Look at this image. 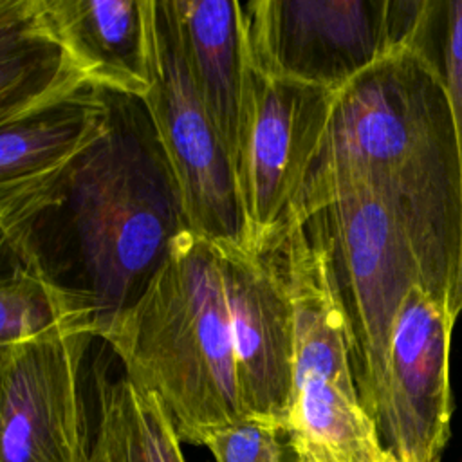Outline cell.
Listing matches in <instances>:
<instances>
[{
  "instance_id": "obj_1",
  "label": "cell",
  "mask_w": 462,
  "mask_h": 462,
  "mask_svg": "<svg viewBox=\"0 0 462 462\" xmlns=\"http://www.w3.org/2000/svg\"><path fill=\"white\" fill-rule=\"evenodd\" d=\"M2 247L52 296L69 332L103 337L189 227L141 97L110 92L105 130L58 168L0 189Z\"/></svg>"
},
{
  "instance_id": "obj_2",
  "label": "cell",
  "mask_w": 462,
  "mask_h": 462,
  "mask_svg": "<svg viewBox=\"0 0 462 462\" xmlns=\"http://www.w3.org/2000/svg\"><path fill=\"white\" fill-rule=\"evenodd\" d=\"M384 197L420 269L422 287L462 314V148L437 63L408 43L337 90L327 137L289 227L336 186ZM287 227V229H289Z\"/></svg>"
},
{
  "instance_id": "obj_3",
  "label": "cell",
  "mask_w": 462,
  "mask_h": 462,
  "mask_svg": "<svg viewBox=\"0 0 462 462\" xmlns=\"http://www.w3.org/2000/svg\"><path fill=\"white\" fill-rule=\"evenodd\" d=\"M101 339L162 401L180 440L202 444L245 415L217 242L182 231L141 300Z\"/></svg>"
},
{
  "instance_id": "obj_4",
  "label": "cell",
  "mask_w": 462,
  "mask_h": 462,
  "mask_svg": "<svg viewBox=\"0 0 462 462\" xmlns=\"http://www.w3.org/2000/svg\"><path fill=\"white\" fill-rule=\"evenodd\" d=\"M352 339V368L361 406L383 381L399 307L422 285L411 244L381 193L363 182L332 188L316 206Z\"/></svg>"
},
{
  "instance_id": "obj_5",
  "label": "cell",
  "mask_w": 462,
  "mask_h": 462,
  "mask_svg": "<svg viewBox=\"0 0 462 462\" xmlns=\"http://www.w3.org/2000/svg\"><path fill=\"white\" fill-rule=\"evenodd\" d=\"M424 0L244 2L251 61L269 76L341 90L408 45Z\"/></svg>"
},
{
  "instance_id": "obj_6",
  "label": "cell",
  "mask_w": 462,
  "mask_h": 462,
  "mask_svg": "<svg viewBox=\"0 0 462 462\" xmlns=\"http://www.w3.org/2000/svg\"><path fill=\"white\" fill-rule=\"evenodd\" d=\"M336 96L253 65L236 159L245 247L271 253L283 240L327 137Z\"/></svg>"
},
{
  "instance_id": "obj_7",
  "label": "cell",
  "mask_w": 462,
  "mask_h": 462,
  "mask_svg": "<svg viewBox=\"0 0 462 462\" xmlns=\"http://www.w3.org/2000/svg\"><path fill=\"white\" fill-rule=\"evenodd\" d=\"M191 231L244 244L235 164L193 85L168 0L153 7V83L144 96Z\"/></svg>"
},
{
  "instance_id": "obj_8",
  "label": "cell",
  "mask_w": 462,
  "mask_h": 462,
  "mask_svg": "<svg viewBox=\"0 0 462 462\" xmlns=\"http://www.w3.org/2000/svg\"><path fill=\"white\" fill-rule=\"evenodd\" d=\"M455 321L422 285L395 316L383 381L366 415L399 462H440L451 433L449 352Z\"/></svg>"
},
{
  "instance_id": "obj_9",
  "label": "cell",
  "mask_w": 462,
  "mask_h": 462,
  "mask_svg": "<svg viewBox=\"0 0 462 462\" xmlns=\"http://www.w3.org/2000/svg\"><path fill=\"white\" fill-rule=\"evenodd\" d=\"M94 339L58 328L0 348V462H88L79 375Z\"/></svg>"
},
{
  "instance_id": "obj_10",
  "label": "cell",
  "mask_w": 462,
  "mask_h": 462,
  "mask_svg": "<svg viewBox=\"0 0 462 462\" xmlns=\"http://www.w3.org/2000/svg\"><path fill=\"white\" fill-rule=\"evenodd\" d=\"M244 411L287 426L294 392V314L274 253L217 240Z\"/></svg>"
},
{
  "instance_id": "obj_11",
  "label": "cell",
  "mask_w": 462,
  "mask_h": 462,
  "mask_svg": "<svg viewBox=\"0 0 462 462\" xmlns=\"http://www.w3.org/2000/svg\"><path fill=\"white\" fill-rule=\"evenodd\" d=\"M72 63L94 87L144 99L153 83L155 0H40Z\"/></svg>"
},
{
  "instance_id": "obj_12",
  "label": "cell",
  "mask_w": 462,
  "mask_h": 462,
  "mask_svg": "<svg viewBox=\"0 0 462 462\" xmlns=\"http://www.w3.org/2000/svg\"><path fill=\"white\" fill-rule=\"evenodd\" d=\"M168 5L193 85L236 173L253 70L244 2L168 0Z\"/></svg>"
},
{
  "instance_id": "obj_13",
  "label": "cell",
  "mask_w": 462,
  "mask_h": 462,
  "mask_svg": "<svg viewBox=\"0 0 462 462\" xmlns=\"http://www.w3.org/2000/svg\"><path fill=\"white\" fill-rule=\"evenodd\" d=\"M90 85L51 29L40 0H0V125Z\"/></svg>"
},
{
  "instance_id": "obj_14",
  "label": "cell",
  "mask_w": 462,
  "mask_h": 462,
  "mask_svg": "<svg viewBox=\"0 0 462 462\" xmlns=\"http://www.w3.org/2000/svg\"><path fill=\"white\" fill-rule=\"evenodd\" d=\"M110 90L85 87L58 103L0 125V189L43 175L92 143L106 126Z\"/></svg>"
},
{
  "instance_id": "obj_15",
  "label": "cell",
  "mask_w": 462,
  "mask_h": 462,
  "mask_svg": "<svg viewBox=\"0 0 462 462\" xmlns=\"http://www.w3.org/2000/svg\"><path fill=\"white\" fill-rule=\"evenodd\" d=\"M94 379L97 424L88 462H184L173 420L153 392L125 368L108 379L96 365Z\"/></svg>"
},
{
  "instance_id": "obj_16",
  "label": "cell",
  "mask_w": 462,
  "mask_h": 462,
  "mask_svg": "<svg viewBox=\"0 0 462 462\" xmlns=\"http://www.w3.org/2000/svg\"><path fill=\"white\" fill-rule=\"evenodd\" d=\"M58 328L65 330L45 285L13 262L0 285V348L38 339Z\"/></svg>"
},
{
  "instance_id": "obj_17",
  "label": "cell",
  "mask_w": 462,
  "mask_h": 462,
  "mask_svg": "<svg viewBox=\"0 0 462 462\" xmlns=\"http://www.w3.org/2000/svg\"><path fill=\"white\" fill-rule=\"evenodd\" d=\"M202 446L217 462H294L298 457L285 424L247 413L209 431Z\"/></svg>"
},
{
  "instance_id": "obj_18",
  "label": "cell",
  "mask_w": 462,
  "mask_h": 462,
  "mask_svg": "<svg viewBox=\"0 0 462 462\" xmlns=\"http://www.w3.org/2000/svg\"><path fill=\"white\" fill-rule=\"evenodd\" d=\"M381 462H399V460L395 457H392L388 451H384V457H383Z\"/></svg>"
},
{
  "instance_id": "obj_19",
  "label": "cell",
  "mask_w": 462,
  "mask_h": 462,
  "mask_svg": "<svg viewBox=\"0 0 462 462\" xmlns=\"http://www.w3.org/2000/svg\"><path fill=\"white\" fill-rule=\"evenodd\" d=\"M294 462H309V460H307V458H303V457H300V455H298V457H296V460H294Z\"/></svg>"
}]
</instances>
